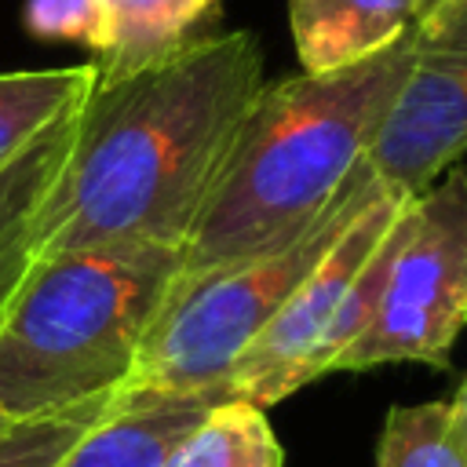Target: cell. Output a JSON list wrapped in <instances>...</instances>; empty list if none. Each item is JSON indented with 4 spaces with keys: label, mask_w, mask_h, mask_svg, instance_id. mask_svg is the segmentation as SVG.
<instances>
[{
    "label": "cell",
    "mask_w": 467,
    "mask_h": 467,
    "mask_svg": "<svg viewBox=\"0 0 467 467\" xmlns=\"http://www.w3.org/2000/svg\"><path fill=\"white\" fill-rule=\"evenodd\" d=\"M95 84V66L0 73V171L51 124L73 113Z\"/></svg>",
    "instance_id": "7c38bea8"
},
{
    "label": "cell",
    "mask_w": 467,
    "mask_h": 467,
    "mask_svg": "<svg viewBox=\"0 0 467 467\" xmlns=\"http://www.w3.org/2000/svg\"><path fill=\"white\" fill-rule=\"evenodd\" d=\"M452 398H456V405H460V409H463V420H467V379H463V383H460V390H456V394H452Z\"/></svg>",
    "instance_id": "e0dca14e"
},
{
    "label": "cell",
    "mask_w": 467,
    "mask_h": 467,
    "mask_svg": "<svg viewBox=\"0 0 467 467\" xmlns=\"http://www.w3.org/2000/svg\"><path fill=\"white\" fill-rule=\"evenodd\" d=\"M416 18V0H288V22L303 73L358 66L401 40Z\"/></svg>",
    "instance_id": "9c48e42d"
},
{
    "label": "cell",
    "mask_w": 467,
    "mask_h": 467,
    "mask_svg": "<svg viewBox=\"0 0 467 467\" xmlns=\"http://www.w3.org/2000/svg\"><path fill=\"white\" fill-rule=\"evenodd\" d=\"M113 394H95L88 401L26 420H7L0 427V467H55L58 456L88 431V423L109 405Z\"/></svg>",
    "instance_id": "9a60e30c"
},
{
    "label": "cell",
    "mask_w": 467,
    "mask_h": 467,
    "mask_svg": "<svg viewBox=\"0 0 467 467\" xmlns=\"http://www.w3.org/2000/svg\"><path fill=\"white\" fill-rule=\"evenodd\" d=\"M467 153V0L416 18L412 62L368 153V175L405 197L423 193Z\"/></svg>",
    "instance_id": "8992f818"
},
{
    "label": "cell",
    "mask_w": 467,
    "mask_h": 467,
    "mask_svg": "<svg viewBox=\"0 0 467 467\" xmlns=\"http://www.w3.org/2000/svg\"><path fill=\"white\" fill-rule=\"evenodd\" d=\"M376 467H467V420L456 398L394 405L379 431Z\"/></svg>",
    "instance_id": "5bb4252c"
},
{
    "label": "cell",
    "mask_w": 467,
    "mask_h": 467,
    "mask_svg": "<svg viewBox=\"0 0 467 467\" xmlns=\"http://www.w3.org/2000/svg\"><path fill=\"white\" fill-rule=\"evenodd\" d=\"M412 36L416 26L358 66L255 91L186 234L182 270L281 248L332 208L401 91Z\"/></svg>",
    "instance_id": "7a4b0ae2"
},
{
    "label": "cell",
    "mask_w": 467,
    "mask_h": 467,
    "mask_svg": "<svg viewBox=\"0 0 467 467\" xmlns=\"http://www.w3.org/2000/svg\"><path fill=\"white\" fill-rule=\"evenodd\" d=\"M215 401L223 398L120 387L55 467H164Z\"/></svg>",
    "instance_id": "ba28073f"
},
{
    "label": "cell",
    "mask_w": 467,
    "mask_h": 467,
    "mask_svg": "<svg viewBox=\"0 0 467 467\" xmlns=\"http://www.w3.org/2000/svg\"><path fill=\"white\" fill-rule=\"evenodd\" d=\"M263 84L259 40L244 29H208L150 62L95 69L36 212V255L135 241L182 248Z\"/></svg>",
    "instance_id": "6da1fadb"
},
{
    "label": "cell",
    "mask_w": 467,
    "mask_h": 467,
    "mask_svg": "<svg viewBox=\"0 0 467 467\" xmlns=\"http://www.w3.org/2000/svg\"><path fill=\"white\" fill-rule=\"evenodd\" d=\"M26 29L36 40H77L91 51L95 44V4L91 0H29Z\"/></svg>",
    "instance_id": "2e32d148"
},
{
    "label": "cell",
    "mask_w": 467,
    "mask_h": 467,
    "mask_svg": "<svg viewBox=\"0 0 467 467\" xmlns=\"http://www.w3.org/2000/svg\"><path fill=\"white\" fill-rule=\"evenodd\" d=\"M376 186L361 164L332 208L296 241L204 270H179L142 336L124 387L230 398L226 383L244 347L317 266Z\"/></svg>",
    "instance_id": "277c9868"
},
{
    "label": "cell",
    "mask_w": 467,
    "mask_h": 467,
    "mask_svg": "<svg viewBox=\"0 0 467 467\" xmlns=\"http://www.w3.org/2000/svg\"><path fill=\"white\" fill-rule=\"evenodd\" d=\"M164 467H285V449L259 405L223 398L179 441Z\"/></svg>",
    "instance_id": "4fadbf2b"
},
{
    "label": "cell",
    "mask_w": 467,
    "mask_h": 467,
    "mask_svg": "<svg viewBox=\"0 0 467 467\" xmlns=\"http://www.w3.org/2000/svg\"><path fill=\"white\" fill-rule=\"evenodd\" d=\"M95 69H124L168 55L204 33L219 0H91Z\"/></svg>",
    "instance_id": "8fae6325"
},
{
    "label": "cell",
    "mask_w": 467,
    "mask_h": 467,
    "mask_svg": "<svg viewBox=\"0 0 467 467\" xmlns=\"http://www.w3.org/2000/svg\"><path fill=\"white\" fill-rule=\"evenodd\" d=\"M405 201V193L376 186V193L350 215V223L317 259V266L296 285V292L281 303L266 328L244 347L226 383L230 398L270 409L325 376V343L350 292V281L368 252L379 244V237L390 230Z\"/></svg>",
    "instance_id": "52a82bcc"
},
{
    "label": "cell",
    "mask_w": 467,
    "mask_h": 467,
    "mask_svg": "<svg viewBox=\"0 0 467 467\" xmlns=\"http://www.w3.org/2000/svg\"><path fill=\"white\" fill-rule=\"evenodd\" d=\"M179 270L182 248L150 241L36 255L0 317V412L26 420L120 390Z\"/></svg>",
    "instance_id": "3957f363"
},
{
    "label": "cell",
    "mask_w": 467,
    "mask_h": 467,
    "mask_svg": "<svg viewBox=\"0 0 467 467\" xmlns=\"http://www.w3.org/2000/svg\"><path fill=\"white\" fill-rule=\"evenodd\" d=\"M4 423H7V416H4V412H0V427H4Z\"/></svg>",
    "instance_id": "d6986e66"
},
{
    "label": "cell",
    "mask_w": 467,
    "mask_h": 467,
    "mask_svg": "<svg viewBox=\"0 0 467 467\" xmlns=\"http://www.w3.org/2000/svg\"><path fill=\"white\" fill-rule=\"evenodd\" d=\"M467 325V171L452 168L412 197L409 234L387 274L368 328L339 354L332 372L420 361L445 368Z\"/></svg>",
    "instance_id": "5b68a950"
},
{
    "label": "cell",
    "mask_w": 467,
    "mask_h": 467,
    "mask_svg": "<svg viewBox=\"0 0 467 467\" xmlns=\"http://www.w3.org/2000/svg\"><path fill=\"white\" fill-rule=\"evenodd\" d=\"M420 4V15H427V11H434L438 4H445V0H416Z\"/></svg>",
    "instance_id": "ac0fdd59"
},
{
    "label": "cell",
    "mask_w": 467,
    "mask_h": 467,
    "mask_svg": "<svg viewBox=\"0 0 467 467\" xmlns=\"http://www.w3.org/2000/svg\"><path fill=\"white\" fill-rule=\"evenodd\" d=\"M77 109L51 124L22 157L0 171V317L36 259V212L73 146Z\"/></svg>",
    "instance_id": "30bf717a"
}]
</instances>
